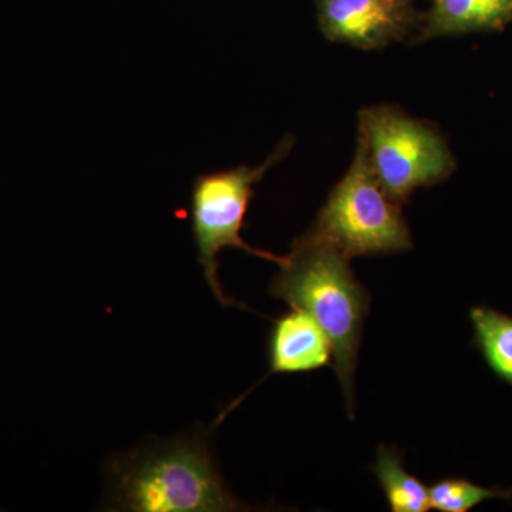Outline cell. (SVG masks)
<instances>
[{
    "label": "cell",
    "mask_w": 512,
    "mask_h": 512,
    "mask_svg": "<svg viewBox=\"0 0 512 512\" xmlns=\"http://www.w3.org/2000/svg\"><path fill=\"white\" fill-rule=\"evenodd\" d=\"M269 293L318 322L332 343L350 419L355 417V370L370 296L350 269L349 258L309 231L293 242Z\"/></svg>",
    "instance_id": "obj_1"
},
{
    "label": "cell",
    "mask_w": 512,
    "mask_h": 512,
    "mask_svg": "<svg viewBox=\"0 0 512 512\" xmlns=\"http://www.w3.org/2000/svg\"><path fill=\"white\" fill-rule=\"evenodd\" d=\"M110 510L225 512L248 510L222 480L205 437L190 434L114 458Z\"/></svg>",
    "instance_id": "obj_2"
},
{
    "label": "cell",
    "mask_w": 512,
    "mask_h": 512,
    "mask_svg": "<svg viewBox=\"0 0 512 512\" xmlns=\"http://www.w3.org/2000/svg\"><path fill=\"white\" fill-rule=\"evenodd\" d=\"M293 143L295 138H284L274 153L258 167L238 165L229 170L200 174L192 183V239L197 247V259L204 272L205 281L222 306H241L247 309V306L228 298L222 289L218 278V255L222 249H242L249 255L278 265L285 262V256L251 247L242 239L241 232L244 229L249 204L255 195V185L272 167L288 156Z\"/></svg>",
    "instance_id": "obj_3"
},
{
    "label": "cell",
    "mask_w": 512,
    "mask_h": 512,
    "mask_svg": "<svg viewBox=\"0 0 512 512\" xmlns=\"http://www.w3.org/2000/svg\"><path fill=\"white\" fill-rule=\"evenodd\" d=\"M312 231L349 259L412 249L399 204L377 181L362 137L348 173L330 192Z\"/></svg>",
    "instance_id": "obj_4"
},
{
    "label": "cell",
    "mask_w": 512,
    "mask_h": 512,
    "mask_svg": "<svg viewBox=\"0 0 512 512\" xmlns=\"http://www.w3.org/2000/svg\"><path fill=\"white\" fill-rule=\"evenodd\" d=\"M359 136L377 181L396 204L417 188L446 180L456 160L436 128L407 116L392 106L363 109Z\"/></svg>",
    "instance_id": "obj_5"
},
{
    "label": "cell",
    "mask_w": 512,
    "mask_h": 512,
    "mask_svg": "<svg viewBox=\"0 0 512 512\" xmlns=\"http://www.w3.org/2000/svg\"><path fill=\"white\" fill-rule=\"evenodd\" d=\"M323 35L359 49H380L409 35L416 23L412 0H318Z\"/></svg>",
    "instance_id": "obj_6"
},
{
    "label": "cell",
    "mask_w": 512,
    "mask_h": 512,
    "mask_svg": "<svg viewBox=\"0 0 512 512\" xmlns=\"http://www.w3.org/2000/svg\"><path fill=\"white\" fill-rule=\"evenodd\" d=\"M269 375L315 372L330 365L332 343L318 322L302 309L276 319L268 339Z\"/></svg>",
    "instance_id": "obj_7"
},
{
    "label": "cell",
    "mask_w": 512,
    "mask_h": 512,
    "mask_svg": "<svg viewBox=\"0 0 512 512\" xmlns=\"http://www.w3.org/2000/svg\"><path fill=\"white\" fill-rule=\"evenodd\" d=\"M512 18V0H431L421 37L463 35L504 28Z\"/></svg>",
    "instance_id": "obj_8"
},
{
    "label": "cell",
    "mask_w": 512,
    "mask_h": 512,
    "mask_svg": "<svg viewBox=\"0 0 512 512\" xmlns=\"http://www.w3.org/2000/svg\"><path fill=\"white\" fill-rule=\"evenodd\" d=\"M373 473L386 495L393 512H427L431 510L429 487L403 466V457L396 448H377Z\"/></svg>",
    "instance_id": "obj_9"
},
{
    "label": "cell",
    "mask_w": 512,
    "mask_h": 512,
    "mask_svg": "<svg viewBox=\"0 0 512 512\" xmlns=\"http://www.w3.org/2000/svg\"><path fill=\"white\" fill-rule=\"evenodd\" d=\"M474 345L488 367L512 387V316L487 306L470 311Z\"/></svg>",
    "instance_id": "obj_10"
},
{
    "label": "cell",
    "mask_w": 512,
    "mask_h": 512,
    "mask_svg": "<svg viewBox=\"0 0 512 512\" xmlns=\"http://www.w3.org/2000/svg\"><path fill=\"white\" fill-rule=\"evenodd\" d=\"M431 508L440 512H468L484 501H512L511 488H485L464 478H444L429 487Z\"/></svg>",
    "instance_id": "obj_11"
}]
</instances>
